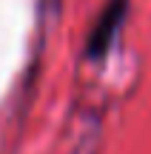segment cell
I'll return each mask as SVG.
<instances>
[{
    "label": "cell",
    "mask_w": 151,
    "mask_h": 154,
    "mask_svg": "<svg viewBox=\"0 0 151 154\" xmlns=\"http://www.w3.org/2000/svg\"><path fill=\"white\" fill-rule=\"evenodd\" d=\"M123 14H125V0H111V3L103 9L100 20H97L94 32H91V37H89V54L91 57H100L103 51L108 49L111 37L117 34V26H120V20H123Z\"/></svg>",
    "instance_id": "cell-1"
}]
</instances>
